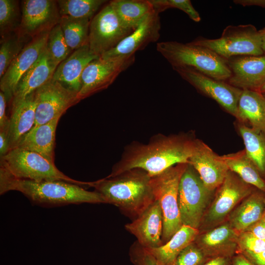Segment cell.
<instances>
[{"mask_svg":"<svg viewBox=\"0 0 265 265\" xmlns=\"http://www.w3.org/2000/svg\"><path fill=\"white\" fill-rule=\"evenodd\" d=\"M194 139L187 133H158L146 144L133 141L124 148L120 159L106 177H114L134 168L142 169L153 177L176 164L188 163Z\"/></svg>","mask_w":265,"mask_h":265,"instance_id":"6da1fadb","label":"cell"},{"mask_svg":"<svg viewBox=\"0 0 265 265\" xmlns=\"http://www.w3.org/2000/svg\"><path fill=\"white\" fill-rule=\"evenodd\" d=\"M12 190L21 192L32 203L43 206L107 203L98 192L88 191L77 184L60 181L17 179L0 170V194Z\"/></svg>","mask_w":265,"mask_h":265,"instance_id":"7a4b0ae2","label":"cell"},{"mask_svg":"<svg viewBox=\"0 0 265 265\" xmlns=\"http://www.w3.org/2000/svg\"><path fill=\"white\" fill-rule=\"evenodd\" d=\"M151 178L145 170L134 168L114 177L88 182L87 186L93 187L107 204L135 219L155 201Z\"/></svg>","mask_w":265,"mask_h":265,"instance_id":"3957f363","label":"cell"},{"mask_svg":"<svg viewBox=\"0 0 265 265\" xmlns=\"http://www.w3.org/2000/svg\"><path fill=\"white\" fill-rule=\"evenodd\" d=\"M157 51L174 67H188L215 80L227 81L231 75L227 60L212 51L191 42L163 41Z\"/></svg>","mask_w":265,"mask_h":265,"instance_id":"277c9868","label":"cell"},{"mask_svg":"<svg viewBox=\"0 0 265 265\" xmlns=\"http://www.w3.org/2000/svg\"><path fill=\"white\" fill-rule=\"evenodd\" d=\"M0 170L17 179L35 181H60L87 186V182L72 179L42 155L16 147L0 157Z\"/></svg>","mask_w":265,"mask_h":265,"instance_id":"5b68a950","label":"cell"},{"mask_svg":"<svg viewBox=\"0 0 265 265\" xmlns=\"http://www.w3.org/2000/svg\"><path fill=\"white\" fill-rule=\"evenodd\" d=\"M187 164H176L151 178L154 198L159 203L162 213L163 244L183 225L178 205V191L181 177Z\"/></svg>","mask_w":265,"mask_h":265,"instance_id":"8992f818","label":"cell"},{"mask_svg":"<svg viewBox=\"0 0 265 265\" xmlns=\"http://www.w3.org/2000/svg\"><path fill=\"white\" fill-rule=\"evenodd\" d=\"M191 43L207 48L226 59L236 56L264 55L260 31L252 25L228 26L219 38H201Z\"/></svg>","mask_w":265,"mask_h":265,"instance_id":"52a82bcc","label":"cell"},{"mask_svg":"<svg viewBox=\"0 0 265 265\" xmlns=\"http://www.w3.org/2000/svg\"><path fill=\"white\" fill-rule=\"evenodd\" d=\"M189 164L179 186L178 205L183 225L198 229L211 194Z\"/></svg>","mask_w":265,"mask_h":265,"instance_id":"ba28073f","label":"cell"},{"mask_svg":"<svg viewBox=\"0 0 265 265\" xmlns=\"http://www.w3.org/2000/svg\"><path fill=\"white\" fill-rule=\"evenodd\" d=\"M133 30L122 24L109 2L90 21L89 49L100 57L114 48Z\"/></svg>","mask_w":265,"mask_h":265,"instance_id":"9c48e42d","label":"cell"},{"mask_svg":"<svg viewBox=\"0 0 265 265\" xmlns=\"http://www.w3.org/2000/svg\"><path fill=\"white\" fill-rule=\"evenodd\" d=\"M135 61V55L103 58L99 57L88 64L81 77L78 98L81 100L106 89L122 72Z\"/></svg>","mask_w":265,"mask_h":265,"instance_id":"30bf717a","label":"cell"},{"mask_svg":"<svg viewBox=\"0 0 265 265\" xmlns=\"http://www.w3.org/2000/svg\"><path fill=\"white\" fill-rule=\"evenodd\" d=\"M173 69L198 91L213 99L226 111L237 118L240 89L225 81L215 80L188 67Z\"/></svg>","mask_w":265,"mask_h":265,"instance_id":"8fae6325","label":"cell"},{"mask_svg":"<svg viewBox=\"0 0 265 265\" xmlns=\"http://www.w3.org/2000/svg\"><path fill=\"white\" fill-rule=\"evenodd\" d=\"M36 107L34 126L45 124L62 114L80 101L74 92L52 79L34 91Z\"/></svg>","mask_w":265,"mask_h":265,"instance_id":"7c38bea8","label":"cell"},{"mask_svg":"<svg viewBox=\"0 0 265 265\" xmlns=\"http://www.w3.org/2000/svg\"><path fill=\"white\" fill-rule=\"evenodd\" d=\"M22 17L18 35L33 38L50 31L59 23L60 15L57 1L25 0L21 2Z\"/></svg>","mask_w":265,"mask_h":265,"instance_id":"4fadbf2b","label":"cell"},{"mask_svg":"<svg viewBox=\"0 0 265 265\" xmlns=\"http://www.w3.org/2000/svg\"><path fill=\"white\" fill-rule=\"evenodd\" d=\"M188 164L196 171L205 186L212 191L222 184L229 169L218 156L202 140L195 139Z\"/></svg>","mask_w":265,"mask_h":265,"instance_id":"5bb4252c","label":"cell"},{"mask_svg":"<svg viewBox=\"0 0 265 265\" xmlns=\"http://www.w3.org/2000/svg\"><path fill=\"white\" fill-rule=\"evenodd\" d=\"M49 32H43L32 38L0 78V91L4 93L7 101L12 100L20 79L35 63L46 47Z\"/></svg>","mask_w":265,"mask_h":265,"instance_id":"9a60e30c","label":"cell"},{"mask_svg":"<svg viewBox=\"0 0 265 265\" xmlns=\"http://www.w3.org/2000/svg\"><path fill=\"white\" fill-rule=\"evenodd\" d=\"M226 60L231 73L227 82L241 90L258 92L265 82V55L236 56Z\"/></svg>","mask_w":265,"mask_h":265,"instance_id":"2e32d148","label":"cell"},{"mask_svg":"<svg viewBox=\"0 0 265 265\" xmlns=\"http://www.w3.org/2000/svg\"><path fill=\"white\" fill-rule=\"evenodd\" d=\"M159 14L154 11L147 16L114 48L100 57L110 58L133 55L136 52L143 49L149 44L158 41L161 27Z\"/></svg>","mask_w":265,"mask_h":265,"instance_id":"e0dca14e","label":"cell"},{"mask_svg":"<svg viewBox=\"0 0 265 265\" xmlns=\"http://www.w3.org/2000/svg\"><path fill=\"white\" fill-rule=\"evenodd\" d=\"M126 229L134 235L137 242L145 248L163 245V217L161 208L155 200L132 222L125 225Z\"/></svg>","mask_w":265,"mask_h":265,"instance_id":"ac0fdd59","label":"cell"},{"mask_svg":"<svg viewBox=\"0 0 265 265\" xmlns=\"http://www.w3.org/2000/svg\"><path fill=\"white\" fill-rule=\"evenodd\" d=\"M251 192L249 185L229 170L223 182L219 187L216 197L208 213L207 219L211 222L219 221L240 200L249 195Z\"/></svg>","mask_w":265,"mask_h":265,"instance_id":"d6986e66","label":"cell"},{"mask_svg":"<svg viewBox=\"0 0 265 265\" xmlns=\"http://www.w3.org/2000/svg\"><path fill=\"white\" fill-rule=\"evenodd\" d=\"M57 66L46 47L35 63L20 79L13 95L11 105L22 101L51 80Z\"/></svg>","mask_w":265,"mask_h":265,"instance_id":"ffe728a7","label":"cell"},{"mask_svg":"<svg viewBox=\"0 0 265 265\" xmlns=\"http://www.w3.org/2000/svg\"><path fill=\"white\" fill-rule=\"evenodd\" d=\"M99 57L90 51L87 44L74 51L62 61L56 67L52 79L78 93L81 87V77L84 69L89 63Z\"/></svg>","mask_w":265,"mask_h":265,"instance_id":"44dd1931","label":"cell"},{"mask_svg":"<svg viewBox=\"0 0 265 265\" xmlns=\"http://www.w3.org/2000/svg\"><path fill=\"white\" fill-rule=\"evenodd\" d=\"M11 106L7 131L10 150L16 147L35 125L36 103L34 92Z\"/></svg>","mask_w":265,"mask_h":265,"instance_id":"7402d4cb","label":"cell"},{"mask_svg":"<svg viewBox=\"0 0 265 265\" xmlns=\"http://www.w3.org/2000/svg\"><path fill=\"white\" fill-rule=\"evenodd\" d=\"M60 117H57L45 124L34 126L16 147L38 153L54 162L55 132Z\"/></svg>","mask_w":265,"mask_h":265,"instance_id":"603a6c76","label":"cell"},{"mask_svg":"<svg viewBox=\"0 0 265 265\" xmlns=\"http://www.w3.org/2000/svg\"><path fill=\"white\" fill-rule=\"evenodd\" d=\"M237 119L265 134V98L263 94L254 90H242L238 101Z\"/></svg>","mask_w":265,"mask_h":265,"instance_id":"cb8c5ba5","label":"cell"},{"mask_svg":"<svg viewBox=\"0 0 265 265\" xmlns=\"http://www.w3.org/2000/svg\"><path fill=\"white\" fill-rule=\"evenodd\" d=\"M198 233V229L183 225L171 238L161 246L145 249L163 265H171L180 252L193 243Z\"/></svg>","mask_w":265,"mask_h":265,"instance_id":"d4e9b609","label":"cell"},{"mask_svg":"<svg viewBox=\"0 0 265 265\" xmlns=\"http://www.w3.org/2000/svg\"><path fill=\"white\" fill-rule=\"evenodd\" d=\"M109 3L122 24L132 30L155 11L149 0H113Z\"/></svg>","mask_w":265,"mask_h":265,"instance_id":"484cf974","label":"cell"},{"mask_svg":"<svg viewBox=\"0 0 265 265\" xmlns=\"http://www.w3.org/2000/svg\"><path fill=\"white\" fill-rule=\"evenodd\" d=\"M229 170L246 184L265 192V181L244 150L222 156Z\"/></svg>","mask_w":265,"mask_h":265,"instance_id":"4316f807","label":"cell"},{"mask_svg":"<svg viewBox=\"0 0 265 265\" xmlns=\"http://www.w3.org/2000/svg\"><path fill=\"white\" fill-rule=\"evenodd\" d=\"M264 203L260 194H251L233 213L231 219L232 227L238 231H245L262 219L265 208Z\"/></svg>","mask_w":265,"mask_h":265,"instance_id":"83f0119b","label":"cell"},{"mask_svg":"<svg viewBox=\"0 0 265 265\" xmlns=\"http://www.w3.org/2000/svg\"><path fill=\"white\" fill-rule=\"evenodd\" d=\"M238 127L248 157L260 173H265V134L238 122Z\"/></svg>","mask_w":265,"mask_h":265,"instance_id":"f1b7e54d","label":"cell"},{"mask_svg":"<svg viewBox=\"0 0 265 265\" xmlns=\"http://www.w3.org/2000/svg\"><path fill=\"white\" fill-rule=\"evenodd\" d=\"M91 20L61 16L59 24L67 45L72 51L88 44Z\"/></svg>","mask_w":265,"mask_h":265,"instance_id":"f546056e","label":"cell"},{"mask_svg":"<svg viewBox=\"0 0 265 265\" xmlns=\"http://www.w3.org/2000/svg\"><path fill=\"white\" fill-rule=\"evenodd\" d=\"M106 1L105 0H57L60 16L91 20Z\"/></svg>","mask_w":265,"mask_h":265,"instance_id":"4dcf8cb0","label":"cell"},{"mask_svg":"<svg viewBox=\"0 0 265 265\" xmlns=\"http://www.w3.org/2000/svg\"><path fill=\"white\" fill-rule=\"evenodd\" d=\"M20 9L18 1L14 0H0V33L1 39L10 35L19 29Z\"/></svg>","mask_w":265,"mask_h":265,"instance_id":"1f68e13d","label":"cell"},{"mask_svg":"<svg viewBox=\"0 0 265 265\" xmlns=\"http://www.w3.org/2000/svg\"><path fill=\"white\" fill-rule=\"evenodd\" d=\"M0 47V78L25 47L24 38L18 34L2 39Z\"/></svg>","mask_w":265,"mask_h":265,"instance_id":"d6a6232c","label":"cell"},{"mask_svg":"<svg viewBox=\"0 0 265 265\" xmlns=\"http://www.w3.org/2000/svg\"><path fill=\"white\" fill-rule=\"evenodd\" d=\"M46 47L58 65L70 55L72 50L67 45L59 24L50 31Z\"/></svg>","mask_w":265,"mask_h":265,"instance_id":"836d02e7","label":"cell"},{"mask_svg":"<svg viewBox=\"0 0 265 265\" xmlns=\"http://www.w3.org/2000/svg\"><path fill=\"white\" fill-rule=\"evenodd\" d=\"M154 10L159 14L170 8L179 9L185 12L193 21L199 22L201 17L189 0H149Z\"/></svg>","mask_w":265,"mask_h":265,"instance_id":"e575fe53","label":"cell"},{"mask_svg":"<svg viewBox=\"0 0 265 265\" xmlns=\"http://www.w3.org/2000/svg\"><path fill=\"white\" fill-rule=\"evenodd\" d=\"M234 235V230L229 225H223L205 234L201 242L207 247H218L229 241Z\"/></svg>","mask_w":265,"mask_h":265,"instance_id":"d590c367","label":"cell"},{"mask_svg":"<svg viewBox=\"0 0 265 265\" xmlns=\"http://www.w3.org/2000/svg\"><path fill=\"white\" fill-rule=\"evenodd\" d=\"M202 260V252L192 243L180 252L171 265H199Z\"/></svg>","mask_w":265,"mask_h":265,"instance_id":"8d00e7d4","label":"cell"},{"mask_svg":"<svg viewBox=\"0 0 265 265\" xmlns=\"http://www.w3.org/2000/svg\"><path fill=\"white\" fill-rule=\"evenodd\" d=\"M240 242L242 247L248 253L257 254L265 251V241L257 238L248 231L242 234Z\"/></svg>","mask_w":265,"mask_h":265,"instance_id":"74e56055","label":"cell"},{"mask_svg":"<svg viewBox=\"0 0 265 265\" xmlns=\"http://www.w3.org/2000/svg\"><path fill=\"white\" fill-rule=\"evenodd\" d=\"M135 263L138 265H163L137 242L134 247Z\"/></svg>","mask_w":265,"mask_h":265,"instance_id":"f35d334b","label":"cell"},{"mask_svg":"<svg viewBox=\"0 0 265 265\" xmlns=\"http://www.w3.org/2000/svg\"><path fill=\"white\" fill-rule=\"evenodd\" d=\"M7 99L4 93L0 92V131L7 132L9 118L6 114V106Z\"/></svg>","mask_w":265,"mask_h":265,"instance_id":"ab89813d","label":"cell"},{"mask_svg":"<svg viewBox=\"0 0 265 265\" xmlns=\"http://www.w3.org/2000/svg\"><path fill=\"white\" fill-rule=\"evenodd\" d=\"M257 238L265 241V220L263 218L248 229Z\"/></svg>","mask_w":265,"mask_h":265,"instance_id":"60d3db41","label":"cell"},{"mask_svg":"<svg viewBox=\"0 0 265 265\" xmlns=\"http://www.w3.org/2000/svg\"><path fill=\"white\" fill-rule=\"evenodd\" d=\"M10 150L9 140L6 132L0 131V156L5 155Z\"/></svg>","mask_w":265,"mask_h":265,"instance_id":"b9f144b4","label":"cell"},{"mask_svg":"<svg viewBox=\"0 0 265 265\" xmlns=\"http://www.w3.org/2000/svg\"><path fill=\"white\" fill-rule=\"evenodd\" d=\"M234 2L243 6L254 5L265 7V0H235Z\"/></svg>","mask_w":265,"mask_h":265,"instance_id":"7bdbcfd3","label":"cell"},{"mask_svg":"<svg viewBox=\"0 0 265 265\" xmlns=\"http://www.w3.org/2000/svg\"><path fill=\"white\" fill-rule=\"evenodd\" d=\"M257 265H265V251L259 253H248Z\"/></svg>","mask_w":265,"mask_h":265,"instance_id":"ee69618b","label":"cell"},{"mask_svg":"<svg viewBox=\"0 0 265 265\" xmlns=\"http://www.w3.org/2000/svg\"><path fill=\"white\" fill-rule=\"evenodd\" d=\"M226 263L225 260L223 257L216 258L204 265H225Z\"/></svg>","mask_w":265,"mask_h":265,"instance_id":"f6af8a7d","label":"cell"},{"mask_svg":"<svg viewBox=\"0 0 265 265\" xmlns=\"http://www.w3.org/2000/svg\"><path fill=\"white\" fill-rule=\"evenodd\" d=\"M234 265H254L243 257H237L235 261Z\"/></svg>","mask_w":265,"mask_h":265,"instance_id":"bcb514c9","label":"cell"},{"mask_svg":"<svg viewBox=\"0 0 265 265\" xmlns=\"http://www.w3.org/2000/svg\"><path fill=\"white\" fill-rule=\"evenodd\" d=\"M261 36V48L265 55V28L260 30Z\"/></svg>","mask_w":265,"mask_h":265,"instance_id":"7dc6e473","label":"cell"},{"mask_svg":"<svg viewBox=\"0 0 265 265\" xmlns=\"http://www.w3.org/2000/svg\"><path fill=\"white\" fill-rule=\"evenodd\" d=\"M258 92L261 93H265V82L262 85V86L261 87V88L259 89Z\"/></svg>","mask_w":265,"mask_h":265,"instance_id":"c3c4849f","label":"cell"},{"mask_svg":"<svg viewBox=\"0 0 265 265\" xmlns=\"http://www.w3.org/2000/svg\"><path fill=\"white\" fill-rule=\"evenodd\" d=\"M264 220H265V210H264V213H263V217H262Z\"/></svg>","mask_w":265,"mask_h":265,"instance_id":"681fc988","label":"cell"},{"mask_svg":"<svg viewBox=\"0 0 265 265\" xmlns=\"http://www.w3.org/2000/svg\"><path fill=\"white\" fill-rule=\"evenodd\" d=\"M263 95V96L264 97V98H265V93H262Z\"/></svg>","mask_w":265,"mask_h":265,"instance_id":"f907efd6","label":"cell"}]
</instances>
